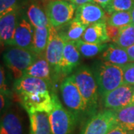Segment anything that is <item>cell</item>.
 Returning <instances> with one entry per match:
<instances>
[{
	"instance_id": "6da1fadb",
	"label": "cell",
	"mask_w": 134,
	"mask_h": 134,
	"mask_svg": "<svg viewBox=\"0 0 134 134\" xmlns=\"http://www.w3.org/2000/svg\"><path fill=\"white\" fill-rule=\"evenodd\" d=\"M76 83L85 102L86 115L91 116L97 113L98 87L93 70L86 66L76 69L71 75Z\"/></svg>"
},
{
	"instance_id": "7a4b0ae2",
	"label": "cell",
	"mask_w": 134,
	"mask_h": 134,
	"mask_svg": "<svg viewBox=\"0 0 134 134\" xmlns=\"http://www.w3.org/2000/svg\"><path fill=\"white\" fill-rule=\"evenodd\" d=\"M96 77L98 93L101 97L124 84L122 66L103 62L92 69Z\"/></svg>"
},
{
	"instance_id": "3957f363",
	"label": "cell",
	"mask_w": 134,
	"mask_h": 134,
	"mask_svg": "<svg viewBox=\"0 0 134 134\" xmlns=\"http://www.w3.org/2000/svg\"><path fill=\"white\" fill-rule=\"evenodd\" d=\"M53 107L48 113L52 134H71L78 121L66 107H63L58 96L53 93Z\"/></svg>"
},
{
	"instance_id": "277c9868",
	"label": "cell",
	"mask_w": 134,
	"mask_h": 134,
	"mask_svg": "<svg viewBox=\"0 0 134 134\" xmlns=\"http://www.w3.org/2000/svg\"><path fill=\"white\" fill-rule=\"evenodd\" d=\"M60 91L63 104L77 120L83 115H86L85 102L72 77H66L60 86Z\"/></svg>"
},
{
	"instance_id": "5b68a950",
	"label": "cell",
	"mask_w": 134,
	"mask_h": 134,
	"mask_svg": "<svg viewBox=\"0 0 134 134\" xmlns=\"http://www.w3.org/2000/svg\"><path fill=\"white\" fill-rule=\"evenodd\" d=\"M38 55L33 51L13 46L4 54L3 59L16 79L23 76L24 72L33 63Z\"/></svg>"
},
{
	"instance_id": "8992f818",
	"label": "cell",
	"mask_w": 134,
	"mask_h": 134,
	"mask_svg": "<svg viewBox=\"0 0 134 134\" xmlns=\"http://www.w3.org/2000/svg\"><path fill=\"white\" fill-rule=\"evenodd\" d=\"M76 9V5L68 0H49L45 10L51 25L58 29L74 19Z\"/></svg>"
},
{
	"instance_id": "52a82bcc",
	"label": "cell",
	"mask_w": 134,
	"mask_h": 134,
	"mask_svg": "<svg viewBox=\"0 0 134 134\" xmlns=\"http://www.w3.org/2000/svg\"><path fill=\"white\" fill-rule=\"evenodd\" d=\"M65 40L58 29L55 27H49V35L47 46L45 51V57L50 64L52 71L56 75L60 74V63L62 61Z\"/></svg>"
},
{
	"instance_id": "ba28073f",
	"label": "cell",
	"mask_w": 134,
	"mask_h": 134,
	"mask_svg": "<svg viewBox=\"0 0 134 134\" xmlns=\"http://www.w3.org/2000/svg\"><path fill=\"white\" fill-rule=\"evenodd\" d=\"M116 125L113 110H101L91 115L83 125L81 134H107Z\"/></svg>"
},
{
	"instance_id": "9c48e42d",
	"label": "cell",
	"mask_w": 134,
	"mask_h": 134,
	"mask_svg": "<svg viewBox=\"0 0 134 134\" xmlns=\"http://www.w3.org/2000/svg\"><path fill=\"white\" fill-rule=\"evenodd\" d=\"M134 86L122 84L102 96V104L105 109L117 110L130 105L133 96Z\"/></svg>"
},
{
	"instance_id": "30bf717a",
	"label": "cell",
	"mask_w": 134,
	"mask_h": 134,
	"mask_svg": "<svg viewBox=\"0 0 134 134\" xmlns=\"http://www.w3.org/2000/svg\"><path fill=\"white\" fill-rule=\"evenodd\" d=\"M20 104L29 113L45 112L49 113L53 107V92H42L34 94L19 96Z\"/></svg>"
},
{
	"instance_id": "8fae6325",
	"label": "cell",
	"mask_w": 134,
	"mask_h": 134,
	"mask_svg": "<svg viewBox=\"0 0 134 134\" xmlns=\"http://www.w3.org/2000/svg\"><path fill=\"white\" fill-rule=\"evenodd\" d=\"M75 18L86 27L97 23H107V19L104 8L94 2H89L77 7Z\"/></svg>"
},
{
	"instance_id": "7c38bea8",
	"label": "cell",
	"mask_w": 134,
	"mask_h": 134,
	"mask_svg": "<svg viewBox=\"0 0 134 134\" xmlns=\"http://www.w3.org/2000/svg\"><path fill=\"white\" fill-rule=\"evenodd\" d=\"M52 85L46 81L31 76L21 77L14 83V90L19 96L49 91Z\"/></svg>"
},
{
	"instance_id": "4fadbf2b",
	"label": "cell",
	"mask_w": 134,
	"mask_h": 134,
	"mask_svg": "<svg viewBox=\"0 0 134 134\" xmlns=\"http://www.w3.org/2000/svg\"><path fill=\"white\" fill-rule=\"evenodd\" d=\"M34 28L25 17L19 19L15 31L13 46L33 51Z\"/></svg>"
},
{
	"instance_id": "5bb4252c",
	"label": "cell",
	"mask_w": 134,
	"mask_h": 134,
	"mask_svg": "<svg viewBox=\"0 0 134 134\" xmlns=\"http://www.w3.org/2000/svg\"><path fill=\"white\" fill-rule=\"evenodd\" d=\"M19 9L0 16V38L2 44L14 45V37L19 21Z\"/></svg>"
},
{
	"instance_id": "9a60e30c",
	"label": "cell",
	"mask_w": 134,
	"mask_h": 134,
	"mask_svg": "<svg viewBox=\"0 0 134 134\" xmlns=\"http://www.w3.org/2000/svg\"><path fill=\"white\" fill-rule=\"evenodd\" d=\"M81 54L75 41H66L60 63V74L66 76L72 73L80 63Z\"/></svg>"
},
{
	"instance_id": "2e32d148",
	"label": "cell",
	"mask_w": 134,
	"mask_h": 134,
	"mask_svg": "<svg viewBox=\"0 0 134 134\" xmlns=\"http://www.w3.org/2000/svg\"><path fill=\"white\" fill-rule=\"evenodd\" d=\"M0 134H23V124L19 113L15 110L5 111L1 119Z\"/></svg>"
},
{
	"instance_id": "e0dca14e",
	"label": "cell",
	"mask_w": 134,
	"mask_h": 134,
	"mask_svg": "<svg viewBox=\"0 0 134 134\" xmlns=\"http://www.w3.org/2000/svg\"><path fill=\"white\" fill-rule=\"evenodd\" d=\"M23 76L41 78L52 85V68L45 55L38 56L36 60L25 71Z\"/></svg>"
},
{
	"instance_id": "ac0fdd59",
	"label": "cell",
	"mask_w": 134,
	"mask_h": 134,
	"mask_svg": "<svg viewBox=\"0 0 134 134\" xmlns=\"http://www.w3.org/2000/svg\"><path fill=\"white\" fill-rule=\"evenodd\" d=\"M81 40L86 43H107L110 42L107 34V23L100 22L86 27Z\"/></svg>"
},
{
	"instance_id": "d6986e66",
	"label": "cell",
	"mask_w": 134,
	"mask_h": 134,
	"mask_svg": "<svg viewBox=\"0 0 134 134\" xmlns=\"http://www.w3.org/2000/svg\"><path fill=\"white\" fill-rule=\"evenodd\" d=\"M29 134H52L48 114L45 112L29 113Z\"/></svg>"
},
{
	"instance_id": "ffe728a7",
	"label": "cell",
	"mask_w": 134,
	"mask_h": 134,
	"mask_svg": "<svg viewBox=\"0 0 134 134\" xmlns=\"http://www.w3.org/2000/svg\"><path fill=\"white\" fill-rule=\"evenodd\" d=\"M101 58L104 62L121 66H123L130 62L129 55L126 49L120 47L115 43H112L108 46L107 49L102 53Z\"/></svg>"
},
{
	"instance_id": "44dd1931",
	"label": "cell",
	"mask_w": 134,
	"mask_h": 134,
	"mask_svg": "<svg viewBox=\"0 0 134 134\" xmlns=\"http://www.w3.org/2000/svg\"><path fill=\"white\" fill-rule=\"evenodd\" d=\"M27 19L32 25L34 28H45L50 27L49 22L46 10L37 4L32 3L29 5L27 10Z\"/></svg>"
},
{
	"instance_id": "7402d4cb",
	"label": "cell",
	"mask_w": 134,
	"mask_h": 134,
	"mask_svg": "<svg viewBox=\"0 0 134 134\" xmlns=\"http://www.w3.org/2000/svg\"><path fill=\"white\" fill-rule=\"evenodd\" d=\"M63 30H59L58 31L64 39L65 41H77L81 40L83 33L86 29V25L82 24L75 18L69 22L68 24L62 26Z\"/></svg>"
},
{
	"instance_id": "603a6c76",
	"label": "cell",
	"mask_w": 134,
	"mask_h": 134,
	"mask_svg": "<svg viewBox=\"0 0 134 134\" xmlns=\"http://www.w3.org/2000/svg\"><path fill=\"white\" fill-rule=\"evenodd\" d=\"M113 111L115 113L116 125L127 131L134 130V105L130 104Z\"/></svg>"
},
{
	"instance_id": "cb8c5ba5",
	"label": "cell",
	"mask_w": 134,
	"mask_h": 134,
	"mask_svg": "<svg viewBox=\"0 0 134 134\" xmlns=\"http://www.w3.org/2000/svg\"><path fill=\"white\" fill-rule=\"evenodd\" d=\"M75 43L81 55L86 58H93L100 53H103L109 46L107 43H86L82 40H77Z\"/></svg>"
},
{
	"instance_id": "d4e9b609",
	"label": "cell",
	"mask_w": 134,
	"mask_h": 134,
	"mask_svg": "<svg viewBox=\"0 0 134 134\" xmlns=\"http://www.w3.org/2000/svg\"><path fill=\"white\" fill-rule=\"evenodd\" d=\"M49 35V27L35 28L33 41V52L38 56L45 55Z\"/></svg>"
},
{
	"instance_id": "484cf974",
	"label": "cell",
	"mask_w": 134,
	"mask_h": 134,
	"mask_svg": "<svg viewBox=\"0 0 134 134\" xmlns=\"http://www.w3.org/2000/svg\"><path fill=\"white\" fill-rule=\"evenodd\" d=\"M115 44L123 48H127L134 44V25L130 24L120 29L119 38Z\"/></svg>"
},
{
	"instance_id": "4316f807",
	"label": "cell",
	"mask_w": 134,
	"mask_h": 134,
	"mask_svg": "<svg viewBox=\"0 0 134 134\" xmlns=\"http://www.w3.org/2000/svg\"><path fill=\"white\" fill-rule=\"evenodd\" d=\"M132 23L130 11H116L111 14L107 19V24L122 28Z\"/></svg>"
},
{
	"instance_id": "83f0119b",
	"label": "cell",
	"mask_w": 134,
	"mask_h": 134,
	"mask_svg": "<svg viewBox=\"0 0 134 134\" xmlns=\"http://www.w3.org/2000/svg\"><path fill=\"white\" fill-rule=\"evenodd\" d=\"M134 6V0H112L104 10L111 14L116 11H131Z\"/></svg>"
},
{
	"instance_id": "f1b7e54d",
	"label": "cell",
	"mask_w": 134,
	"mask_h": 134,
	"mask_svg": "<svg viewBox=\"0 0 134 134\" xmlns=\"http://www.w3.org/2000/svg\"><path fill=\"white\" fill-rule=\"evenodd\" d=\"M124 84L134 86V62L128 63L122 66Z\"/></svg>"
},
{
	"instance_id": "f546056e",
	"label": "cell",
	"mask_w": 134,
	"mask_h": 134,
	"mask_svg": "<svg viewBox=\"0 0 134 134\" xmlns=\"http://www.w3.org/2000/svg\"><path fill=\"white\" fill-rule=\"evenodd\" d=\"M18 0H0V16L12 10L19 9Z\"/></svg>"
},
{
	"instance_id": "4dcf8cb0",
	"label": "cell",
	"mask_w": 134,
	"mask_h": 134,
	"mask_svg": "<svg viewBox=\"0 0 134 134\" xmlns=\"http://www.w3.org/2000/svg\"><path fill=\"white\" fill-rule=\"evenodd\" d=\"M107 34L110 41L115 43L119 38L120 34V29L113 25L107 24Z\"/></svg>"
},
{
	"instance_id": "1f68e13d",
	"label": "cell",
	"mask_w": 134,
	"mask_h": 134,
	"mask_svg": "<svg viewBox=\"0 0 134 134\" xmlns=\"http://www.w3.org/2000/svg\"><path fill=\"white\" fill-rule=\"evenodd\" d=\"M107 134H128V131L118 125H115Z\"/></svg>"
},
{
	"instance_id": "d6a6232c",
	"label": "cell",
	"mask_w": 134,
	"mask_h": 134,
	"mask_svg": "<svg viewBox=\"0 0 134 134\" xmlns=\"http://www.w3.org/2000/svg\"><path fill=\"white\" fill-rule=\"evenodd\" d=\"M112 0H92V2H94L97 5H100V7H102L104 9H105L109 5Z\"/></svg>"
},
{
	"instance_id": "836d02e7",
	"label": "cell",
	"mask_w": 134,
	"mask_h": 134,
	"mask_svg": "<svg viewBox=\"0 0 134 134\" xmlns=\"http://www.w3.org/2000/svg\"><path fill=\"white\" fill-rule=\"evenodd\" d=\"M126 51L129 55L130 62H134V44L127 48H126Z\"/></svg>"
},
{
	"instance_id": "e575fe53",
	"label": "cell",
	"mask_w": 134,
	"mask_h": 134,
	"mask_svg": "<svg viewBox=\"0 0 134 134\" xmlns=\"http://www.w3.org/2000/svg\"><path fill=\"white\" fill-rule=\"evenodd\" d=\"M69 2H72L73 4L76 5L77 7L80 6V5H83V4H86V3H89V2H92V0H68Z\"/></svg>"
},
{
	"instance_id": "d590c367",
	"label": "cell",
	"mask_w": 134,
	"mask_h": 134,
	"mask_svg": "<svg viewBox=\"0 0 134 134\" xmlns=\"http://www.w3.org/2000/svg\"><path fill=\"white\" fill-rule=\"evenodd\" d=\"M8 94H5L3 92H1V110H5V106H6V96Z\"/></svg>"
},
{
	"instance_id": "8d00e7d4",
	"label": "cell",
	"mask_w": 134,
	"mask_h": 134,
	"mask_svg": "<svg viewBox=\"0 0 134 134\" xmlns=\"http://www.w3.org/2000/svg\"><path fill=\"white\" fill-rule=\"evenodd\" d=\"M130 13H131V18H132V24L134 25V6L131 10Z\"/></svg>"
},
{
	"instance_id": "74e56055",
	"label": "cell",
	"mask_w": 134,
	"mask_h": 134,
	"mask_svg": "<svg viewBox=\"0 0 134 134\" xmlns=\"http://www.w3.org/2000/svg\"><path fill=\"white\" fill-rule=\"evenodd\" d=\"M131 104L134 105V92H133V98H132V103H131Z\"/></svg>"
},
{
	"instance_id": "f35d334b",
	"label": "cell",
	"mask_w": 134,
	"mask_h": 134,
	"mask_svg": "<svg viewBox=\"0 0 134 134\" xmlns=\"http://www.w3.org/2000/svg\"><path fill=\"white\" fill-rule=\"evenodd\" d=\"M128 134H134V130H132V131H128Z\"/></svg>"
},
{
	"instance_id": "ab89813d",
	"label": "cell",
	"mask_w": 134,
	"mask_h": 134,
	"mask_svg": "<svg viewBox=\"0 0 134 134\" xmlns=\"http://www.w3.org/2000/svg\"><path fill=\"white\" fill-rule=\"evenodd\" d=\"M48 1H49V0H48Z\"/></svg>"
}]
</instances>
